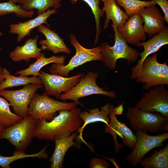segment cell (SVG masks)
<instances>
[{
  "label": "cell",
  "mask_w": 168,
  "mask_h": 168,
  "mask_svg": "<svg viewBox=\"0 0 168 168\" xmlns=\"http://www.w3.org/2000/svg\"><path fill=\"white\" fill-rule=\"evenodd\" d=\"M76 107L58 111V114L49 122L42 119L37 121L34 137L39 139L54 140L70 136L81 127L83 123Z\"/></svg>",
  "instance_id": "cell-1"
},
{
  "label": "cell",
  "mask_w": 168,
  "mask_h": 168,
  "mask_svg": "<svg viewBox=\"0 0 168 168\" xmlns=\"http://www.w3.org/2000/svg\"><path fill=\"white\" fill-rule=\"evenodd\" d=\"M37 121L29 115L21 121L6 128L0 133V139H5L15 147L13 154L25 153L31 144L36 129Z\"/></svg>",
  "instance_id": "cell-2"
},
{
  "label": "cell",
  "mask_w": 168,
  "mask_h": 168,
  "mask_svg": "<svg viewBox=\"0 0 168 168\" xmlns=\"http://www.w3.org/2000/svg\"><path fill=\"white\" fill-rule=\"evenodd\" d=\"M71 44L75 48L76 53L66 65L53 63L49 69L51 74L67 76L74 68L92 61L100 60L103 58L102 48L100 46L92 49L86 48L81 45L73 34L69 36Z\"/></svg>",
  "instance_id": "cell-3"
},
{
  "label": "cell",
  "mask_w": 168,
  "mask_h": 168,
  "mask_svg": "<svg viewBox=\"0 0 168 168\" xmlns=\"http://www.w3.org/2000/svg\"><path fill=\"white\" fill-rule=\"evenodd\" d=\"M78 104L75 102H67L51 98L44 93L40 95L35 93L30 101L27 114L36 121L44 119L51 121L58 111L70 110L76 107Z\"/></svg>",
  "instance_id": "cell-4"
},
{
  "label": "cell",
  "mask_w": 168,
  "mask_h": 168,
  "mask_svg": "<svg viewBox=\"0 0 168 168\" xmlns=\"http://www.w3.org/2000/svg\"><path fill=\"white\" fill-rule=\"evenodd\" d=\"M114 31L115 43L112 46L105 42L100 45L102 48L103 58L101 60L108 68L112 70L116 68V62L120 58L125 59L129 63L135 62L139 56V53L127 44L115 26L111 25Z\"/></svg>",
  "instance_id": "cell-5"
},
{
  "label": "cell",
  "mask_w": 168,
  "mask_h": 168,
  "mask_svg": "<svg viewBox=\"0 0 168 168\" xmlns=\"http://www.w3.org/2000/svg\"><path fill=\"white\" fill-rule=\"evenodd\" d=\"M125 115L131 128L150 133L168 131V118L158 113L145 111L134 107L127 108Z\"/></svg>",
  "instance_id": "cell-6"
},
{
  "label": "cell",
  "mask_w": 168,
  "mask_h": 168,
  "mask_svg": "<svg viewBox=\"0 0 168 168\" xmlns=\"http://www.w3.org/2000/svg\"><path fill=\"white\" fill-rule=\"evenodd\" d=\"M157 54L147 56L144 61L141 69L135 79L142 84L144 89L148 90L159 85H168V66L167 62L160 63L157 60Z\"/></svg>",
  "instance_id": "cell-7"
},
{
  "label": "cell",
  "mask_w": 168,
  "mask_h": 168,
  "mask_svg": "<svg viewBox=\"0 0 168 168\" xmlns=\"http://www.w3.org/2000/svg\"><path fill=\"white\" fill-rule=\"evenodd\" d=\"M98 73L88 71L79 82L68 91L61 94L59 99L63 100H70L83 106L79 101L80 98L94 94H100L114 98L116 94L114 91L104 90L98 86L96 79Z\"/></svg>",
  "instance_id": "cell-8"
},
{
  "label": "cell",
  "mask_w": 168,
  "mask_h": 168,
  "mask_svg": "<svg viewBox=\"0 0 168 168\" xmlns=\"http://www.w3.org/2000/svg\"><path fill=\"white\" fill-rule=\"evenodd\" d=\"M43 87L42 84L30 83L18 90H2L0 96L9 102L15 114L24 118L28 116V107L32 98L37 90Z\"/></svg>",
  "instance_id": "cell-9"
},
{
  "label": "cell",
  "mask_w": 168,
  "mask_h": 168,
  "mask_svg": "<svg viewBox=\"0 0 168 168\" xmlns=\"http://www.w3.org/2000/svg\"><path fill=\"white\" fill-rule=\"evenodd\" d=\"M148 90L134 106L145 111L157 112L168 118V90L163 85L156 86Z\"/></svg>",
  "instance_id": "cell-10"
},
{
  "label": "cell",
  "mask_w": 168,
  "mask_h": 168,
  "mask_svg": "<svg viewBox=\"0 0 168 168\" xmlns=\"http://www.w3.org/2000/svg\"><path fill=\"white\" fill-rule=\"evenodd\" d=\"M135 132L136 144L132 152L125 158L134 167L139 163L147 153L154 148L162 146V143L168 138V133L151 136L141 130H135Z\"/></svg>",
  "instance_id": "cell-11"
},
{
  "label": "cell",
  "mask_w": 168,
  "mask_h": 168,
  "mask_svg": "<svg viewBox=\"0 0 168 168\" xmlns=\"http://www.w3.org/2000/svg\"><path fill=\"white\" fill-rule=\"evenodd\" d=\"M40 77L45 88L44 92L47 95L54 96L57 100L62 92H66L76 85L84 75L79 73L67 77L58 75L49 74L40 70Z\"/></svg>",
  "instance_id": "cell-12"
},
{
  "label": "cell",
  "mask_w": 168,
  "mask_h": 168,
  "mask_svg": "<svg viewBox=\"0 0 168 168\" xmlns=\"http://www.w3.org/2000/svg\"><path fill=\"white\" fill-rule=\"evenodd\" d=\"M114 108L113 105H110L109 115L110 122L108 125L105 126V132L110 133L113 136L116 152L117 153H118L123 145L118 142L116 137L117 135L122 138V142L124 144L132 149H133L136 144L137 138L136 135L124 123L118 120L114 110Z\"/></svg>",
  "instance_id": "cell-13"
},
{
  "label": "cell",
  "mask_w": 168,
  "mask_h": 168,
  "mask_svg": "<svg viewBox=\"0 0 168 168\" xmlns=\"http://www.w3.org/2000/svg\"><path fill=\"white\" fill-rule=\"evenodd\" d=\"M168 44V27L165 28L157 34H155L147 41L140 42L136 45L137 47L142 46L144 50L139 53L141 58L137 65L131 68L130 78L135 79L138 75L142 67L143 63L149 55L157 51L163 46Z\"/></svg>",
  "instance_id": "cell-14"
},
{
  "label": "cell",
  "mask_w": 168,
  "mask_h": 168,
  "mask_svg": "<svg viewBox=\"0 0 168 168\" xmlns=\"http://www.w3.org/2000/svg\"><path fill=\"white\" fill-rule=\"evenodd\" d=\"M143 19L139 13L130 17L124 25L118 29L121 36L128 43L136 45L146 39L143 24Z\"/></svg>",
  "instance_id": "cell-15"
},
{
  "label": "cell",
  "mask_w": 168,
  "mask_h": 168,
  "mask_svg": "<svg viewBox=\"0 0 168 168\" xmlns=\"http://www.w3.org/2000/svg\"><path fill=\"white\" fill-rule=\"evenodd\" d=\"M138 13L144 22V31L149 37L159 33L165 27L164 16L155 5L145 7Z\"/></svg>",
  "instance_id": "cell-16"
},
{
  "label": "cell",
  "mask_w": 168,
  "mask_h": 168,
  "mask_svg": "<svg viewBox=\"0 0 168 168\" xmlns=\"http://www.w3.org/2000/svg\"><path fill=\"white\" fill-rule=\"evenodd\" d=\"M56 8L52 10L49 9L42 14L38 15L35 18L24 22H19L18 24H12L9 25V33L11 34L18 35L16 41L20 42L24 38L30 34V31L36 27L44 23L49 27V25L47 20L50 16L57 13Z\"/></svg>",
  "instance_id": "cell-17"
},
{
  "label": "cell",
  "mask_w": 168,
  "mask_h": 168,
  "mask_svg": "<svg viewBox=\"0 0 168 168\" xmlns=\"http://www.w3.org/2000/svg\"><path fill=\"white\" fill-rule=\"evenodd\" d=\"M38 30L46 38L45 39L41 40L39 42L41 49L51 51L54 54L60 52L71 53L70 50L66 45L63 39L54 30H51L42 25L38 26Z\"/></svg>",
  "instance_id": "cell-18"
},
{
  "label": "cell",
  "mask_w": 168,
  "mask_h": 168,
  "mask_svg": "<svg viewBox=\"0 0 168 168\" xmlns=\"http://www.w3.org/2000/svg\"><path fill=\"white\" fill-rule=\"evenodd\" d=\"M39 36L36 35L34 39H28L24 45L17 46L11 52L9 56L15 62L24 60L28 63L31 58L37 59L41 55V49L38 47L37 41Z\"/></svg>",
  "instance_id": "cell-19"
},
{
  "label": "cell",
  "mask_w": 168,
  "mask_h": 168,
  "mask_svg": "<svg viewBox=\"0 0 168 168\" xmlns=\"http://www.w3.org/2000/svg\"><path fill=\"white\" fill-rule=\"evenodd\" d=\"M110 104L107 103L100 107V110L98 108L88 109L89 112L83 111L81 112L79 115L83 122V124L77 131L79 135L77 137L79 139L85 142L82 138L83 130L86 125L89 124L98 122H101L108 125L110 122L109 117L110 113L109 108Z\"/></svg>",
  "instance_id": "cell-20"
},
{
  "label": "cell",
  "mask_w": 168,
  "mask_h": 168,
  "mask_svg": "<svg viewBox=\"0 0 168 168\" xmlns=\"http://www.w3.org/2000/svg\"><path fill=\"white\" fill-rule=\"evenodd\" d=\"M103 2L102 11L105 12L106 19L103 26L105 30L109 26L111 20L118 29L124 24L128 16L117 5L115 0H101Z\"/></svg>",
  "instance_id": "cell-21"
},
{
  "label": "cell",
  "mask_w": 168,
  "mask_h": 168,
  "mask_svg": "<svg viewBox=\"0 0 168 168\" xmlns=\"http://www.w3.org/2000/svg\"><path fill=\"white\" fill-rule=\"evenodd\" d=\"M77 132L72 133L70 136L63 138L57 139L55 142V148L49 159L51 168L63 167V163L65 154L68 150L75 144L74 139L78 135Z\"/></svg>",
  "instance_id": "cell-22"
},
{
  "label": "cell",
  "mask_w": 168,
  "mask_h": 168,
  "mask_svg": "<svg viewBox=\"0 0 168 168\" xmlns=\"http://www.w3.org/2000/svg\"><path fill=\"white\" fill-rule=\"evenodd\" d=\"M66 57L64 56L53 55L46 58L44 54L42 53L41 56L36 59L34 63L30 64L27 68L16 72L15 74L20 76H28L32 75L34 77L39 76L41 69L45 65L51 63H56L65 65Z\"/></svg>",
  "instance_id": "cell-23"
},
{
  "label": "cell",
  "mask_w": 168,
  "mask_h": 168,
  "mask_svg": "<svg viewBox=\"0 0 168 168\" xmlns=\"http://www.w3.org/2000/svg\"><path fill=\"white\" fill-rule=\"evenodd\" d=\"M4 80L0 85V91L7 88L21 85H25L30 83L42 84L39 77H29L27 76L16 77L12 75L6 68H3Z\"/></svg>",
  "instance_id": "cell-24"
},
{
  "label": "cell",
  "mask_w": 168,
  "mask_h": 168,
  "mask_svg": "<svg viewBox=\"0 0 168 168\" xmlns=\"http://www.w3.org/2000/svg\"><path fill=\"white\" fill-rule=\"evenodd\" d=\"M139 163L145 168H167L168 145L159 151H155L150 157L142 160Z\"/></svg>",
  "instance_id": "cell-25"
},
{
  "label": "cell",
  "mask_w": 168,
  "mask_h": 168,
  "mask_svg": "<svg viewBox=\"0 0 168 168\" xmlns=\"http://www.w3.org/2000/svg\"><path fill=\"white\" fill-rule=\"evenodd\" d=\"M62 0H24L20 3L22 9L28 11L34 9L37 10L39 15L46 12L50 8L57 9L60 6Z\"/></svg>",
  "instance_id": "cell-26"
},
{
  "label": "cell",
  "mask_w": 168,
  "mask_h": 168,
  "mask_svg": "<svg viewBox=\"0 0 168 168\" xmlns=\"http://www.w3.org/2000/svg\"><path fill=\"white\" fill-rule=\"evenodd\" d=\"M7 100L0 96V121L7 127L19 122L23 118L12 112Z\"/></svg>",
  "instance_id": "cell-27"
},
{
  "label": "cell",
  "mask_w": 168,
  "mask_h": 168,
  "mask_svg": "<svg viewBox=\"0 0 168 168\" xmlns=\"http://www.w3.org/2000/svg\"><path fill=\"white\" fill-rule=\"evenodd\" d=\"M118 5L124 8L128 16L138 13L142 9L147 7L155 5L156 3L152 0L150 1L141 0H115Z\"/></svg>",
  "instance_id": "cell-28"
},
{
  "label": "cell",
  "mask_w": 168,
  "mask_h": 168,
  "mask_svg": "<svg viewBox=\"0 0 168 168\" xmlns=\"http://www.w3.org/2000/svg\"><path fill=\"white\" fill-rule=\"evenodd\" d=\"M13 13L18 17L31 18L35 12L34 10H25L22 8L21 5H16L10 1L0 2V16Z\"/></svg>",
  "instance_id": "cell-29"
},
{
  "label": "cell",
  "mask_w": 168,
  "mask_h": 168,
  "mask_svg": "<svg viewBox=\"0 0 168 168\" xmlns=\"http://www.w3.org/2000/svg\"><path fill=\"white\" fill-rule=\"evenodd\" d=\"M46 146L40 151L37 153L27 154L25 153L14 154L11 156H5L0 154V166L3 168H11L10 164L14 161L20 159L28 158H38L46 159L48 157V154L46 152Z\"/></svg>",
  "instance_id": "cell-30"
},
{
  "label": "cell",
  "mask_w": 168,
  "mask_h": 168,
  "mask_svg": "<svg viewBox=\"0 0 168 168\" xmlns=\"http://www.w3.org/2000/svg\"><path fill=\"white\" fill-rule=\"evenodd\" d=\"M71 3L74 4L78 0H70ZM86 2L91 8L95 18L96 33L94 45H96L98 41L99 37L101 32L100 25V18L104 15V12L99 7L100 0H82Z\"/></svg>",
  "instance_id": "cell-31"
},
{
  "label": "cell",
  "mask_w": 168,
  "mask_h": 168,
  "mask_svg": "<svg viewBox=\"0 0 168 168\" xmlns=\"http://www.w3.org/2000/svg\"><path fill=\"white\" fill-rule=\"evenodd\" d=\"M109 163L105 159H99L97 157L92 158L90 161L89 166L91 168H108Z\"/></svg>",
  "instance_id": "cell-32"
},
{
  "label": "cell",
  "mask_w": 168,
  "mask_h": 168,
  "mask_svg": "<svg viewBox=\"0 0 168 168\" xmlns=\"http://www.w3.org/2000/svg\"><path fill=\"white\" fill-rule=\"evenodd\" d=\"M147 1L149 0H146ZM158 5L162 10L164 14V20L168 23V0H151Z\"/></svg>",
  "instance_id": "cell-33"
},
{
  "label": "cell",
  "mask_w": 168,
  "mask_h": 168,
  "mask_svg": "<svg viewBox=\"0 0 168 168\" xmlns=\"http://www.w3.org/2000/svg\"><path fill=\"white\" fill-rule=\"evenodd\" d=\"M124 103H123L120 105H119L117 107L114 108V110L116 114L119 115L123 114V105Z\"/></svg>",
  "instance_id": "cell-34"
},
{
  "label": "cell",
  "mask_w": 168,
  "mask_h": 168,
  "mask_svg": "<svg viewBox=\"0 0 168 168\" xmlns=\"http://www.w3.org/2000/svg\"><path fill=\"white\" fill-rule=\"evenodd\" d=\"M4 80V77L3 73V68L0 67V85Z\"/></svg>",
  "instance_id": "cell-35"
},
{
  "label": "cell",
  "mask_w": 168,
  "mask_h": 168,
  "mask_svg": "<svg viewBox=\"0 0 168 168\" xmlns=\"http://www.w3.org/2000/svg\"><path fill=\"white\" fill-rule=\"evenodd\" d=\"M5 126L0 121V133L6 128Z\"/></svg>",
  "instance_id": "cell-36"
},
{
  "label": "cell",
  "mask_w": 168,
  "mask_h": 168,
  "mask_svg": "<svg viewBox=\"0 0 168 168\" xmlns=\"http://www.w3.org/2000/svg\"><path fill=\"white\" fill-rule=\"evenodd\" d=\"M9 1H10L16 4L17 3H18L19 0H8Z\"/></svg>",
  "instance_id": "cell-37"
},
{
  "label": "cell",
  "mask_w": 168,
  "mask_h": 168,
  "mask_svg": "<svg viewBox=\"0 0 168 168\" xmlns=\"http://www.w3.org/2000/svg\"><path fill=\"white\" fill-rule=\"evenodd\" d=\"M24 0H19V2L18 3H20L24 1Z\"/></svg>",
  "instance_id": "cell-38"
},
{
  "label": "cell",
  "mask_w": 168,
  "mask_h": 168,
  "mask_svg": "<svg viewBox=\"0 0 168 168\" xmlns=\"http://www.w3.org/2000/svg\"><path fill=\"white\" fill-rule=\"evenodd\" d=\"M2 32L0 31V36H2Z\"/></svg>",
  "instance_id": "cell-39"
}]
</instances>
